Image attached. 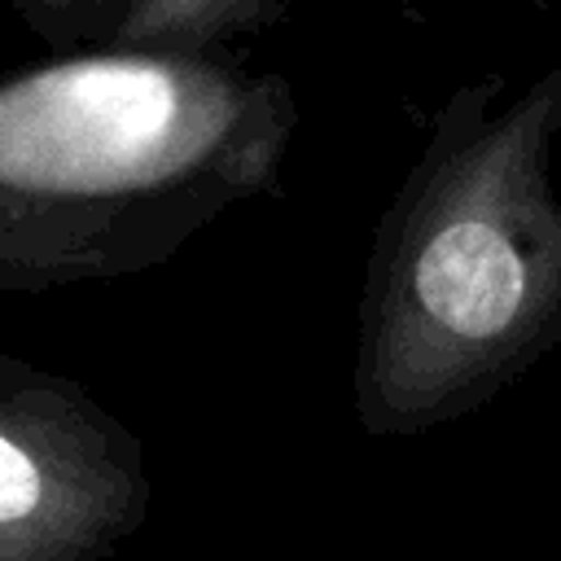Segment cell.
I'll list each match as a JSON object with an SVG mask.
<instances>
[{"label": "cell", "mask_w": 561, "mask_h": 561, "mask_svg": "<svg viewBox=\"0 0 561 561\" xmlns=\"http://www.w3.org/2000/svg\"><path fill=\"white\" fill-rule=\"evenodd\" d=\"M561 57L517 96L451 88L377 215L355 307L351 412L368 438L443 430L561 346Z\"/></svg>", "instance_id": "6da1fadb"}, {"label": "cell", "mask_w": 561, "mask_h": 561, "mask_svg": "<svg viewBox=\"0 0 561 561\" xmlns=\"http://www.w3.org/2000/svg\"><path fill=\"white\" fill-rule=\"evenodd\" d=\"M294 83L237 53L79 48L0 79V289L123 280L272 197Z\"/></svg>", "instance_id": "7a4b0ae2"}, {"label": "cell", "mask_w": 561, "mask_h": 561, "mask_svg": "<svg viewBox=\"0 0 561 561\" xmlns=\"http://www.w3.org/2000/svg\"><path fill=\"white\" fill-rule=\"evenodd\" d=\"M145 513L140 438L79 381L0 351V561H105Z\"/></svg>", "instance_id": "3957f363"}, {"label": "cell", "mask_w": 561, "mask_h": 561, "mask_svg": "<svg viewBox=\"0 0 561 561\" xmlns=\"http://www.w3.org/2000/svg\"><path fill=\"white\" fill-rule=\"evenodd\" d=\"M294 0H136L114 48L232 53L241 39L280 22Z\"/></svg>", "instance_id": "277c9868"}, {"label": "cell", "mask_w": 561, "mask_h": 561, "mask_svg": "<svg viewBox=\"0 0 561 561\" xmlns=\"http://www.w3.org/2000/svg\"><path fill=\"white\" fill-rule=\"evenodd\" d=\"M22 22L53 39V44H75L79 48H110L136 0H4Z\"/></svg>", "instance_id": "5b68a950"}]
</instances>
